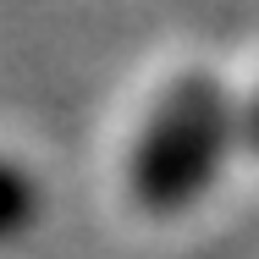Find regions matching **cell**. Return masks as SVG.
Here are the masks:
<instances>
[{"instance_id":"6da1fadb","label":"cell","mask_w":259,"mask_h":259,"mask_svg":"<svg viewBox=\"0 0 259 259\" xmlns=\"http://www.w3.org/2000/svg\"><path fill=\"white\" fill-rule=\"evenodd\" d=\"M237 144V110L226 100L221 77L188 72L155 105L138 149H133V199L149 215H177L204 199L221 177V160Z\"/></svg>"},{"instance_id":"7a4b0ae2","label":"cell","mask_w":259,"mask_h":259,"mask_svg":"<svg viewBox=\"0 0 259 259\" xmlns=\"http://www.w3.org/2000/svg\"><path fill=\"white\" fill-rule=\"evenodd\" d=\"M39 215V188L28 171H17L11 160H0V243L22 237Z\"/></svg>"},{"instance_id":"3957f363","label":"cell","mask_w":259,"mask_h":259,"mask_svg":"<svg viewBox=\"0 0 259 259\" xmlns=\"http://www.w3.org/2000/svg\"><path fill=\"white\" fill-rule=\"evenodd\" d=\"M237 138H243V144L259 155V94L243 105V110H237Z\"/></svg>"}]
</instances>
